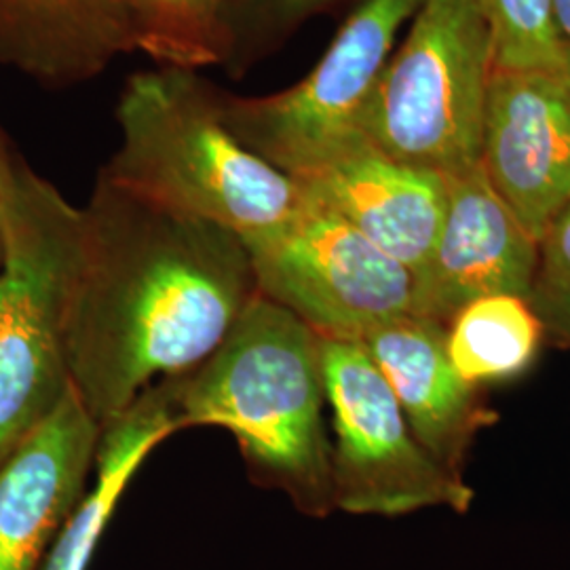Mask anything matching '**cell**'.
<instances>
[{
	"label": "cell",
	"mask_w": 570,
	"mask_h": 570,
	"mask_svg": "<svg viewBox=\"0 0 570 570\" xmlns=\"http://www.w3.org/2000/svg\"><path fill=\"white\" fill-rule=\"evenodd\" d=\"M82 209L66 355L70 387L106 429L146 389L202 366L258 296L244 239L98 174Z\"/></svg>",
	"instance_id": "1"
},
{
	"label": "cell",
	"mask_w": 570,
	"mask_h": 570,
	"mask_svg": "<svg viewBox=\"0 0 570 570\" xmlns=\"http://www.w3.org/2000/svg\"><path fill=\"white\" fill-rule=\"evenodd\" d=\"M178 428H220L258 487L311 518L334 513L322 338L263 298L202 366L169 379Z\"/></svg>",
	"instance_id": "2"
},
{
	"label": "cell",
	"mask_w": 570,
	"mask_h": 570,
	"mask_svg": "<svg viewBox=\"0 0 570 570\" xmlns=\"http://www.w3.org/2000/svg\"><path fill=\"white\" fill-rule=\"evenodd\" d=\"M115 119L121 140L100 174L150 204L242 239L284 226L305 207L294 178L228 131L218 87L197 70L157 66L131 75Z\"/></svg>",
	"instance_id": "3"
},
{
	"label": "cell",
	"mask_w": 570,
	"mask_h": 570,
	"mask_svg": "<svg viewBox=\"0 0 570 570\" xmlns=\"http://www.w3.org/2000/svg\"><path fill=\"white\" fill-rule=\"evenodd\" d=\"M0 463L70 391L66 327L82 209L23 159L0 202Z\"/></svg>",
	"instance_id": "4"
},
{
	"label": "cell",
	"mask_w": 570,
	"mask_h": 570,
	"mask_svg": "<svg viewBox=\"0 0 570 570\" xmlns=\"http://www.w3.org/2000/svg\"><path fill=\"white\" fill-rule=\"evenodd\" d=\"M494 66V37L478 0H423L367 102L360 136L400 164L442 176L480 164Z\"/></svg>",
	"instance_id": "5"
},
{
	"label": "cell",
	"mask_w": 570,
	"mask_h": 570,
	"mask_svg": "<svg viewBox=\"0 0 570 570\" xmlns=\"http://www.w3.org/2000/svg\"><path fill=\"white\" fill-rule=\"evenodd\" d=\"M423 0H360L324 56L292 87L268 96L218 89L228 131L247 150L298 178L357 144L360 121L389 58Z\"/></svg>",
	"instance_id": "6"
},
{
	"label": "cell",
	"mask_w": 570,
	"mask_h": 570,
	"mask_svg": "<svg viewBox=\"0 0 570 570\" xmlns=\"http://www.w3.org/2000/svg\"><path fill=\"white\" fill-rule=\"evenodd\" d=\"M322 364L334 433L330 468L336 511L379 518L435 508L468 513L475 492L416 442L366 348L322 338Z\"/></svg>",
	"instance_id": "7"
},
{
	"label": "cell",
	"mask_w": 570,
	"mask_h": 570,
	"mask_svg": "<svg viewBox=\"0 0 570 570\" xmlns=\"http://www.w3.org/2000/svg\"><path fill=\"white\" fill-rule=\"evenodd\" d=\"M258 294L322 338L360 343L414 311V275L320 205L244 239Z\"/></svg>",
	"instance_id": "8"
},
{
	"label": "cell",
	"mask_w": 570,
	"mask_h": 570,
	"mask_svg": "<svg viewBox=\"0 0 570 570\" xmlns=\"http://www.w3.org/2000/svg\"><path fill=\"white\" fill-rule=\"evenodd\" d=\"M480 167L539 244L553 216L570 202L569 75L494 66Z\"/></svg>",
	"instance_id": "9"
},
{
	"label": "cell",
	"mask_w": 570,
	"mask_h": 570,
	"mask_svg": "<svg viewBox=\"0 0 570 570\" xmlns=\"http://www.w3.org/2000/svg\"><path fill=\"white\" fill-rule=\"evenodd\" d=\"M539 244L494 190L480 164L446 176V212L425 266L414 277V315L449 326L469 303L529 298Z\"/></svg>",
	"instance_id": "10"
},
{
	"label": "cell",
	"mask_w": 570,
	"mask_h": 570,
	"mask_svg": "<svg viewBox=\"0 0 570 570\" xmlns=\"http://www.w3.org/2000/svg\"><path fill=\"white\" fill-rule=\"evenodd\" d=\"M100 435L102 429L70 387L0 463V570H41L87 492Z\"/></svg>",
	"instance_id": "11"
},
{
	"label": "cell",
	"mask_w": 570,
	"mask_h": 570,
	"mask_svg": "<svg viewBox=\"0 0 570 570\" xmlns=\"http://www.w3.org/2000/svg\"><path fill=\"white\" fill-rule=\"evenodd\" d=\"M294 180L306 202L345 220L414 277L428 263L446 212V176L362 142Z\"/></svg>",
	"instance_id": "12"
},
{
	"label": "cell",
	"mask_w": 570,
	"mask_h": 570,
	"mask_svg": "<svg viewBox=\"0 0 570 570\" xmlns=\"http://www.w3.org/2000/svg\"><path fill=\"white\" fill-rule=\"evenodd\" d=\"M360 345L387 381L416 442L438 465L463 478L475 435L497 414L452 366L446 326L410 313L374 327Z\"/></svg>",
	"instance_id": "13"
},
{
	"label": "cell",
	"mask_w": 570,
	"mask_h": 570,
	"mask_svg": "<svg viewBox=\"0 0 570 570\" xmlns=\"http://www.w3.org/2000/svg\"><path fill=\"white\" fill-rule=\"evenodd\" d=\"M129 53L119 0H0V66L42 87H77Z\"/></svg>",
	"instance_id": "14"
},
{
	"label": "cell",
	"mask_w": 570,
	"mask_h": 570,
	"mask_svg": "<svg viewBox=\"0 0 570 570\" xmlns=\"http://www.w3.org/2000/svg\"><path fill=\"white\" fill-rule=\"evenodd\" d=\"M180 431L169 379L161 381L104 429L96 454V482L82 494L56 537L41 570H87L104 530L148 454Z\"/></svg>",
	"instance_id": "15"
},
{
	"label": "cell",
	"mask_w": 570,
	"mask_h": 570,
	"mask_svg": "<svg viewBox=\"0 0 570 570\" xmlns=\"http://www.w3.org/2000/svg\"><path fill=\"white\" fill-rule=\"evenodd\" d=\"M546 338L529 298L497 294L463 306L446 326L454 370L473 387L522 376Z\"/></svg>",
	"instance_id": "16"
},
{
	"label": "cell",
	"mask_w": 570,
	"mask_h": 570,
	"mask_svg": "<svg viewBox=\"0 0 570 570\" xmlns=\"http://www.w3.org/2000/svg\"><path fill=\"white\" fill-rule=\"evenodd\" d=\"M134 51L157 66H220L226 0H119Z\"/></svg>",
	"instance_id": "17"
},
{
	"label": "cell",
	"mask_w": 570,
	"mask_h": 570,
	"mask_svg": "<svg viewBox=\"0 0 570 570\" xmlns=\"http://www.w3.org/2000/svg\"><path fill=\"white\" fill-rule=\"evenodd\" d=\"M343 0H226L220 68L239 79Z\"/></svg>",
	"instance_id": "18"
},
{
	"label": "cell",
	"mask_w": 570,
	"mask_h": 570,
	"mask_svg": "<svg viewBox=\"0 0 570 570\" xmlns=\"http://www.w3.org/2000/svg\"><path fill=\"white\" fill-rule=\"evenodd\" d=\"M494 37L497 66L567 72L551 26L550 0H478Z\"/></svg>",
	"instance_id": "19"
},
{
	"label": "cell",
	"mask_w": 570,
	"mask_h": 570,
	"mask_svg": "<svg viewBox=\"0 0 570 570\" xmlns=\"http://www.w3.org/2000/svg\"><path fill=\"white\" fill-rule=\"evenodd\" d=\"M537 282L570 289V202L553 216L539 239Z\"/></svg>",
	"instance_id": "20"
},
{
	"label": "cell",
	"mask_w": 570,
	"mask_h": 570,
	"mask_svg": "<svg viewBox=\"0 0 570 570\" xmlns=\"http://www.w3.org/2000/svg\"><path fill=\"white\" fill-rule=\"evenodd\" d=\"M546 327V336L570 346V289L537 282L529 296Z\"/></svg>",
	"instance_id": "21"
},
{
	"label": "cell",
	"mask_w": 570,
	"mask_h": 570,
	"mask_svg": "<svg viewBox=\"0 0 570 570\" xmlns=\"http://www.w3.org/2000/svg\"><path fill=\"white\" fill-rule=\"evenodd\" d=\"M550 16L570 79V0H550Z\"/></svg>",
	"instance_id": "22"
},
{
	"label": "cell",
	"mask_w": 570,
	"mask_h": 570,
	"mask_svg": "<svg viewBox=\"0 0 570 570\" xmlns=\"http://www.w3.org/2000/svg\"><path fill=\"white\" fill-rule=\"evenodd\" d=\"M21 157L13 150L9 136L4 134V129L0 127V202L7 195L9 186L16 178V171L20 167Z\"/></svg>",
	"instance_id": "23"
},
{
	"label": "cell",
	"mask_w": 570,
	"mask_h": 570,
	"mask_svg": "<svg viewBox=\"0 0 570 570\" xmlns=\"http://www.w3.org/2000/svg\"><path fill=\"white\" fill-rule=\"evenodd\" d=\"M0 256H2V244H0Z\"/></svg>",
	"instance_id": "24"
}]
</instances>
